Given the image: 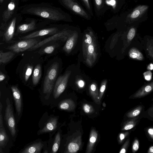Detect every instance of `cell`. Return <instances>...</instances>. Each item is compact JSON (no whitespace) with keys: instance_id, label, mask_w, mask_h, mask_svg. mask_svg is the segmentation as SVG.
Masks as SVG:
<instances>
[{"instance_id":"obj_1","label":"cell","mask_w":153,"mask_h":153,"mask_svg":"<svg viewBox=\"0 0 153 153\" xmlns=\"http://www.w3.org/2000/svg\"><path fill=\"white\" fill-rule=\"evenodd\" d=\"M19 10L20 14L36 16L53 21L68 20L67 14L61 9L48 3L26 4Z\"/></svg>"},{"instance_id":"obj_2","label":"cell","mask_w":153,"mask_h":153,"mask_svg":"<svg viewBox=\"0 0 153 153\" xmlns=\"http://www.w3.org/2000/svg\"><path fill=\"white\" fill-rule=\"evenodd\" d=\"M19 0H4L0 4V24L5 23L17 13Z\"/></svg>"},{"instance_id":"obj_3","label":"cell","mask_w":153,"mask_h":153,"mask_svg":"<svg viewBox=\"0 0 153 153\" xmlns=\"http://www.w3.org/2000/svg\"><path fill=\"white\" fill-rule=\"evenodd\" d=\"M21 14L17 13L5 23L0 24V29L2 31L5 40L8 42L13 38L16 26L22 20Z\"/></svg>"},{"instance_id":"obj_4","label":"cell","mask_w":153,"mask_h":153,"mask_svg":"<svg viewBox=\"0 0 153 153\" xmlns=\"http://www.w3.org/2000/svg\"><path fill=\"white\" fill-rule=\"evenodd\" d=\"M58 65L54 62L48 70L45 76L43 84V92L49 94L51 93L58 74Z\"/></svg>"},{"instance_id":"obj_5","label":"cell","mask_w":153,"mask_h":153,"mask_svg":"<svg viewBox=\"0 0 153 153\" xmlns=\"http://www.w3.org/2000/svg\"><path fill=\"white\" fill-rule=\"evenodd\" d=\"M6 107L5 111V119L7 126L11 135L14 137L16 134L15 122L11 104L9 98L6 100Z\"/></svg>"},{"instance_id":"obj_6","label":"cell","mask_w":153,"mask_h":153,"mask_svg":"<svg viewBox=\"0 0 153 153\" xmlns=\"http://www.w3.org/2000/svg\"><path fill=\"white\" fill-rule=\"evenodd\" d=\"M38 42V41L33 38L25 39L8 47V49L15 52H23L30 49Z\"/></svg>"},{"instance_id":"obj_7","label":"cell","mask_w":153,"mask_h":153,"mask_svg":"<svg viewBox=\"0 0 153 153\" xmlns=\"http://www.w3.org/2000/svg\"><path fill=\"white\" fill-rule=\"evenodd\" d=\"M63 5L76 14L88 19V16L86 12L77 3L72 0H59Z\"/></svg>"},{"instance_id":"obj_8","label":"cell","mask_w":153,"mask_h":153,"mask_svg":"<svg viewBox=\"0 0 153 153\" xmlns=\"http://www.w3.org/2000/svg\"><path fill=\"white\" fill-rule=\"evenodd\" d=\"M69 76L68 73L59 77L56 82L53 89V96L58 98L65 90L66 86Z\"/></svg>"},{"instance_id":"obj_9","label":"cell","mask_w":153,"mask_h":153,"mask_svg":"<svg viewBox=\"0 0 153 153\" xmlns=\"http://www.w3.org/2000/svg\"><path fill=\"white\" fill-rule=\"evenodd\" d=\"M58 29L56 27L48 28L35 31L19 38L20 39H25L47 35H53L58 32Z\"/></svg>"},{"instance_id":"obj_10","label":"cell","mask_w":153,"mask_h":153,"mask_svg":"<svg viewBox=\"0 0 153 153\" xmlns=\"http://www.w3.org/2000/svg\"><path fill=\"white\" fill-rule=\"evenodd\" d=\"M37 20L31 19L30 22L17 26L16 33H23L33 30L37 28Z\"/></svg>"},{"instance_id":"obj_11","label":"cell","mask_w":153,"mask_h":153,"mask_svg":"<svg viewBox=\"0 0 153 153\" xmlns=\"http://www.w3.org/2000/svg\"><path fill=\"white\" fill-rule=\"evenodd\" d=\"M15 101L16 108L18 115H19L22 110V99L21 93L17 88L15 86L11 87Z\"/></svg>"},{"instance_id":"obj_12","label":"cell","mask_w":153,"mask_h":153,"mask_svg":"<svg viewBox=\"0 0 153 153\" xmlns=\"http://www.w3.org/2000/svg\"><path fill=\"white\" fill-rule=\"evenodd\" d=\"M144 49L148 57L153 61V37L145 36L143 38Z\"/></svg>"},{"instance_id":"obj_13","label":"cell","mask_w":153,"mask_h":153,"mask_svg":"<svg viewBox=\"0 0 153 153\" xmlns=\"http://www.w3.org/2000/svg\"><path fill=\"white\" fill-rule=\"evenodd\" d=\"M153 91V81L142 86L133 96L134 98L143 97Z\"/></svg>"},{"instance_id":"obj_14","label":"cell","mask_w":153,"mask_h":153,"mask_svg":"<svg viewBox=\"0 0 153 153\" xmlns=\"http://www.w3.org/2000/svg\"><path fill=\"white\" fill-rule=\"evenodd\" d=\"M67 32L65 31L58 32L50 37L38 42L35 45L30 48V49L31 50L36 49L50 41L56 40L62 37V36L67 34Z\"/></svg>"},{"instance_id":"obj_15","label":"cell","mask_w":153,"mask_h":153,"mask_svg":"<svg viewBox=\"0 0 153 153\" xmlns=\"http://www.w3.org/2000/svg\"><path fill=\"white\" fill-rule=\"evenodd\" d=\"M149 7L147 5H139L136 7L128 16L131 20H136L142 16L148 10Z\"/></svg>"},{"instance_id":"obj_16","label":"cell","mask_w":153,"mask_h":153,"mask_svg":"<svg viewBox=\"0 0 153 153\" xmlns=\"http://www.w3.org/2000/svg\"><path fill=\"white\" fill-rule=\"evenodd\" d=\"M81 145V137L79 136L71 141L68 145L67 153H75L80 149Z\"/></svg>"},{"instance_id":"obj_17","label":"cell","mask_w":153,"mask_h":153,"mask_svg":"<svg viewBox=\"0 0 153 153\" xmlns=\"http://www.w3.org/2000/svg\"><path fill=\"white\" fill-rule=\"evenodd\" d=\"M58 119L57 117L51 118L46 123L43 128L39 131L40 134L52 131L55 130L57 126Z\"/></svg>"},{"instance_id":"obj_18","label":"cell","mask_w":153,"mask_h":153,"mask_svg":"<svg viewBox=\"0 0 153 153\" xmlns=\"http://www.w3.org/2000/svg\"><path fill=\"white\" fill-rule=\"evenodd\" d=\"M97 135V132L95 129H92L91 130L86 151V153H90L92 152L96 142Z\"/></svg>"},{"instance_id":"obj_19","label":"cell","mask_w":153,"mask_h":153,"mask_svg":"<svg viewBox=\"0 0 153 153\" xmlns=\"http://www.w3.org/2000/svg\"><path fill=\"white\" fill-rule=\"evenodd\" d=\"M43 145L40 142L36 143L27 147L22 153H40Z\"/></svg>"},{"instance_id":"obj_20","label":"cell","mask_w":153,"mask_h":153,"mask_svg":"<svg viewBox=\"0 0 153 153\" xmlns=\"http://www.w3.org/2000/svg\"><path fill=\"white\" fill-rule=\"evenodd\" d=\"M58 107L61 110L72 111L75 108L76 105L72 100L71 99H67L59 102Z\"/></svg>"},{"instance_id":"obj_21","label":"cell","mask_w":153,"mask_h":153,"mask_svg":"<svg viewBox=\"0 0 153 153\" xmlns=\"http://www.w3.org/2000/svg\"><path fill=\"white\" fill-rule=\"evenodd\" d=\"M128 54L130 58L135 60L142 61L145 59L141 52L135 47H133L129 50Z\"/></svg>"},{"instance_id":"obj_22","label":"cell","mask_w":153,"mask_h":153,"mask_svg":"<svg viewBox=\"0 0 153 153\" xmlns=\"http://www.w3.org/2000/svg\"><path fill=\"white\" fill-rule=\"evenodd\" d=\"M41 67L40 64H37L34 68L32 76V82L34 85L39 82L41 76Z\"/></svg>"},{"instance_id":"obj_23","label":"cell","mask_w":153,"mask_h":153,"mask_svg":"<svg viewBox=\"0 0 153 153\" xmlns=\"http://www.w3.org/2000/svg\"><path fill=\"white\" fill-rule=\"evenodd\" d=\"M15 53L11 51L3 52L0 51V64H5L10 61L14 57Z\"/></svg>"},{"instance_id":"obj_24","label":"cell","mask_w":153,"mask_h":153,"mask_svg":"<svg viewBox=\"0 0 153 153\" xmlns=\"http://www.w3.org/2000/svg\"><path fill=\"white\" fill-rule=\"evenodd\" d=\"M90 92L95 102L97 104H100V100L99 98V94L95 84H92L91 85Z\"/></svg>"},{"instance_id":"obj_25","label":"cell","mask_w":153,"mask_h":153,"mask_svg":"<svg viewBox=\"0 0 153 153\" xmlns=\"http://www.w3.org/2000/svg\"><path fill=\"white\" fill-rule=\"evenodd\" d=\"M9 140V137L4 128H0V147L4 148Z\"/></svg>"},{"instance_id":"obj_26","label":"cell","mask_w":153,"mask_h":153,"mask_svg":"<svg viewBox=\"0 0 153 153\" xmlns=\"http://www.w3.org/2000/svg\"><path fill=\"white\" fill-rule=\"evenodd\" d=\"M137 119L135 118L128 120L124 124L121 130L123 131L127 130L132 129L136 125Z\"/></svg>"},{"instance_id":"obj_27","label":"cell","mask_w":153,"mask_h":153,"mask_svg":"<svg viewBox=\"0 0 153 153\" xmlns=\"http://www.w3.org/2000/svg\"><path fill=\"white\" fill-rule=\"evenodd\" d=\"M60 134L59 132H58L55 136L52 147L51 152L55 153L57 152L60 145Z\"/></svg>"},{"instance_id":"obj_28","label":"cell","mask_w":153,"mask_h":153,"mask_svg":"<svg viewBox=\"0 0 153 153\" xmlns=\"http://www.w3.org/2000/svg\"><path fill=\"white\" fill-rule=\"evenodd\" d=\"M136 33V28L134 27L131 28L127 34V44H129L133 39Z\"/></svg>"},{"instance_id":"obj_29","label":"cell","mask_w":153,"mask_h":153,"mask_svg":"<svg viewBox=\"0 0 153 153\" xmlns=\"http://www.w3.org/2000/svg\"><path fill=\"white\" fill-rule=\"evenodd\" d=\"M142 107L141 106H138L132 111L129 112L126 114V116L129 118H134L139 115L141 112Z\"/></svg>"},{"instance_id":"obj_30","label":"cell","mask_w":153,"mask_h":153,"mask_svg":"<svg viewBox=\"0 0 153 153\" xmlns=\"http://www.w3.org/2000/svg\"><path fill=\"white\" fill-rule=\"evenodd\" d=\"M82 108L84 111L87 114L92 113L94 111L93 106L88 104H84L83 105Z\"/></svg>"},{"instance_id":"obj_31","label":"cell","mask_w":153,"mask_h":153,"mask_svg":"<svg viewBox=\"0 0 153 153\" xmlns=\"http://www.w3.org/2000/svg\"><path fill=\"white\" fill-rule=\"evenodd\" d=\"M74 44L73 37L70 38L67 41L64 46V50L67 51H70L72 48Z\"/></svg>"},{"instance_id":"obj_32","label":"cell","mask_w":153,"mask_h":153,"mask_svg":"<svg viewBox=\"0 0 153 153\" xmlns=\"http://www.w3.org/2000/svg\"><path fill=\"white\" fill-rule=\"evenodd\" d=\"M33 69V67L31 65L27 66L25 74V79L26 81L29 79Z\"/></svg>"},{"instance_id":"obj_33","label":"cell","mask_w":153,"mask_h":153,"mask_svg":"<svg viewBox=\"0 0 153 153\" xmlns=\"http://www.w3.org/2000/svg\"><path fill=\"white\" fill-rule=\"evenodd\" d=\"M145 79L148 81L151 80L152 79V74L150 70H148L143 73Z\"/></svg>"},{"instance_id":"obj_34","label":"cell","mask_w":153,"mask_h":153,"mask_svg":"<svg viewBox=\"0 0 153 153\" xmlns=\"http://www.w3.org/2000/svg\"><path fill=\"white\" fill-rule=\"evenodd\" d=\"M128 134V132L120 133L118 137V141L120 143H121Z\"/></svg>"},{"instance_id":"obj_35","label":"cell","mask_w":153,"mask_h":153,"mask_svg":"<svg viewBox=\"0 0 153 153\" xmlns=\"http://www.w3.org/2000/svg\"><path fill=\"white\" fill-rule=\"evenodd\" d=\"M129 139H128L123 146L119 152L120 153H126L129 144Z\"/></svg>"},{"instance_id":"obj_36","label":"cell","mask_w":153,"mask_h":153,"mask_svg":"<svg viewBox=\"0 0 153 153\" xmlns=\"http://www.w3.org/2000/svg\"><path fill=\"white\" fill-rule=\"evenodd\" d=\"M139 146V144L138 140L137 139H135L132 146V150L133 152H135L138 150Z\"/></svg>"},{"instance_id":"obj_37","label":"cell","mask_w":153,"mask_h":153,"mask_svg":"<svg viewBox=\"0 0 153 153\" xmlns=\"http://www.w3.org/2000/svg\"><path fill=\"white\" fill-rule=\"evenodd\" d=\"M54 49V47L53 46H48L44 49V52L46 53L50 54L53 52Z\"/></svg>"},{"instance_id":"obj_38","label":"cell","mask_w":153,"mask_h":153,"mask_svg":"<svg viewBox=\"0 0 153 153\" xmlns=\"http://www.w3.org/2000/svg\"><path fill=\"white\" fill-rule=\"evenodd\" d=\"M96 6L98 10H100L102 6L103 0H94Z\"/></svg>"},{"instance_id":"obj_39","label":"cell","mask_w":153,"mask_h":153,"mask_svg":"<svg viewBox=\"0 0 153 153\" xmlns=\"http://www.w3.org/2000/svg\"><path fill=\"white\" fill-rule=\"evenodd\" d=\"M105 88L106 84H103L100 87L99 93V98L100 100L103 95Z\"/></svg>"},{"instance_id":"obj_40","label":"cell","mask_w":153,"mask_h":153,"mask_svg":"<svg viewBox=\"0 0 153 153\" xmlns=\"http://www.w3.org/2000/svg\"><path fill=\"white\" fill-rule=\"evenodd\" d=\"M2 109V105L1 102H0V128H4L3 120L2 115L1 114V111Z\"/></svg>"},{"instance_id":"obj_41","label":"cell","mask_w":153,"mask_h":153,"mask_svg":"<svg viewBox=\"0 0 153 153\" xmlns=\"http://www.w3.org/2000/svg\"><path fill=\"white\" fill-rule=\"evenodd\" d=\"M147 132L150 137L153 139V128H150L147 129Z\"/></svg>"},{"instance_id":"obj_42","label":"cell","mask_w":153,"mask_h":153,"mask_svg":"<svg viewBox=\"0 0 153 153\" xmlns=\"http://www.w3.org/2000/svg\"><path fill=\"white\" fill-rule=\"evenodd\" d=\"M147 113L149 116L153 118V106L148 109Z\"/></svg>"},{"instance_id":"obj_43","label":"cell","mask_w":153,"mask_h":153,"mask_svg":"<svg viewBox=\"0 0 153 153\" xmlns=\"http://www.w3.org/2000/svg\"><path fill=\"white\" fill-rule=\"evenodd\" d=\"M86 36L87 38V39L85 40V42L89 44H91L92 42V39L91 37L87 34L86 35Z\"/></svg>"},{"instance_id":"obj_44","label":"cell","mask_w":153,"mask_h":153,"mask_svg":"<svg viewBox=\"0 0 153 153\" xmlns=\"http://www.w3.org/2000/svg\"><path fill=\"white\" fill-rule=\"evenodd\" d=\"M83 2H84L87 8L88 9V10H91V7L90 4H89V0H82Z\"/></svg>"},{"instance_id":"obj_45","label":"cell","mask_w":153,"mask_h":153,"mask_svg":"<svg viewBox=\"0 0 153 153\" xmlns=\"http://www.w3.org/2000/svg\"><path fill=\"white\" fill-rule=\"evenodd\" d=\"M94 47L93 45H90L88 47V52L90 53H92L94 51Z\"/></svg>"},{"instance_id":"obj_46","label":"cell","mask_w":153,"mask_h":153,"mask_svg":"<svg viewBox=\"0 0 153 153\" xmlns=\"http://www.w3.org/2000/svg\"><path fill=\"white\" fill-rule=\"evenodd\" d=\"M5 78V75L1 71L0 73V81L1 82Z\"/></svg>"},{"instance_id":"obj_47","label":"cell","mask_w":153,"mask_h":153,"mask_svg":"<svg viewBox=\"0 0 153 153\" xmlns=\"http://www.w3.org/2000/svg\"><path fill=\"white\" fill-rule=\"evenodd\" d=\"M147 69L148 70H153V64L151 63L149 64L147 67Z\"/></svg>"},{"instance_id":"obj_48","label":"cell","mask_w":153,"mask_h":153,"mask_svg":"<svg viewBox=\"0 0 153 153\" xmlns=\"http://www.w3.org/2000/svg\"><path fill=\"white\" fill-rule=\"evenodd\" d=\"M78 85L81 87H83L84 85V83L82 80H80L78 82Z\"/></svg>"},{"instance_id":"obj_49","label":"cell","mask_w":153,"mask_h":153,"mask_svg":"<svg viewBox=\"0 0 153 153\" xmlns=\"http://www.w3.org/2000/svg\"><path fill=\"white\" fill-rule=\"evenodd\" d=\"M148 152V153H153V146H152L150 147Z\"/></svg>"},{"instance_id":"obj_50","label":"cell","mask_w":153,"mask_h":153,"mask_svg":"<svg viewBox=\"0 0 153 153\" xmlns=\"http://www.w3.org/2000/svg\"><path fill=\"white\" fill-rule=\"evenodd\" d=\"M4 0H0V4H2Z\"/></svg>"},{"instance_id":"obj_51","label":"cell","mask_w":153,"mask_h":153,"mask_svg":"<svg viewBox=\"0 0 153 153\" xmlns=\"http://www.w3.org/2000/svg\"><path fill=\"white\" fill-rule=\"evenodd\" d=\"M28 0H22V1H26Z\"/></svg>"},{"instance_id":"obj_52","label":"cell","mask_w":153,"mask_h":153,"mask_svg":"<svg viewBox=\"0 0 153 153\" xmlns=\"http://www.w3.org/2000/svg\"></svg>"}]
</instances>
